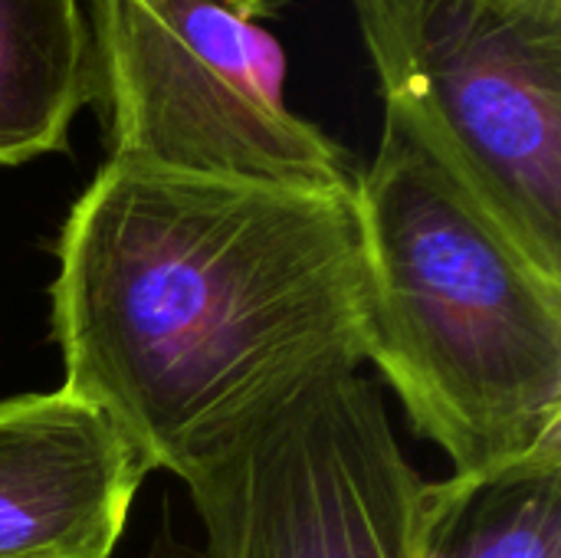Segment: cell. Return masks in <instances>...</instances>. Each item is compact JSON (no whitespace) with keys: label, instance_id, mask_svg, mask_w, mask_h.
Segmentation results:
<instances>
[{"label":"cell","instance_id":"obj_6","mask_svg":"<svg viewBox=\"0 0 561 558\" xmlns=\"http://www.w3.org/2000/svg\"><path fill=\"white\" fill-rule=\"evenodd\" d=\"M151 470L66 388L0 401V558H108Z\"/></svg>","mask_w":561,"mask_h":558},{"label":"cell","instance_id":"obj_4","mask_svg":"<svg viewBox=\"0 0 561 558\" xmlns=\"http://www.w3.org/2000/svg\"><path fill=\"white\" fill-rule=\"evenodd\" d=\"M270 0H92L95 102L108 158L352 191L355 164L283 102Z\"/></svg>","mask_w":561,"mask_h":558},{"label":"cell","instance_id":"obj_1","mask_svg":"<svg viewBox=\"0 0 561 558\" xmlns=\"http://www.w3.org/2000/svg\"><path fill=\"white\" fill-rule=\"evenodd\" d=\"M352 191L108 158L56 237L59 388L102 411L148 470L184 480L316 378L358 368Z\"/></svg>","mask_w":561,"mask_h":558},{"label":"cell","instance_id":"obj_7","mask_svg":"<svg viewBox=\"0 0 561 558\" xmlns=\"http://www.w3.org/2000/svg\"><path fill=\"white\" fill-rule=\"evenodd\" d=\"M95 102L85 0H0V168L66 151Z\"/></svg>","mask_w":561,"mask_h":558},{"label":"cell","instance_id":"obj_2","mask_svg":"<svg viewBox=\"0 0 561 558\" xmlns=\"http://www.w3.org/2000/svg\"><path fill=\"white\" fill-rule=\"evenodd\" d=\"M365 362L454 474H486L561 441V280L542 273L385 109L355 178Z\"/></svg>","mask_w":561,"mask_h":558},{"label":"cell","instance_id":"obj_8","mask_svg":"<svg viewBox=\"0 0 561 558\" xmlns=\"http://www.w3.org/2000/svg\"><path fill=\"white\" fill-rule=\"evenodd\" d=\"M417 558H561V441L486 474L427 480Z\"/></svg>","mask_w":561,"mask_h":558},{"label":"cell","instance_id":"obj_5","mask_svg":"<svg viewBox=\"0 0 561 558\" xmlns=\"http://www.w3.org/2000/svg\"><path fill=\"white\" fill-rule=\"evenodd\" d=\"M181 483L204 543L161 533L148 558H417L427 480L358 368L316 378Z\"/></svg>","mask_w":561,"mask_h":558},{"label":"cell","instance_id":"obj_3","mask_svg":"<svg viewBox=\"0 0 561 558\" xmlns=\"http://www.w3.org/2000/svg\"><path fill=\"white\" fill-rule=\"evenodd\" d=\"M385 109L561 280V0H352Z\"/></svg>","mask_w":561,"mask_h":558}]
</instances>
